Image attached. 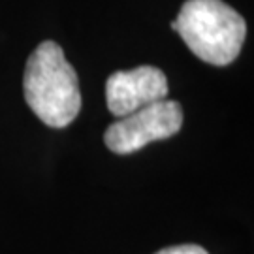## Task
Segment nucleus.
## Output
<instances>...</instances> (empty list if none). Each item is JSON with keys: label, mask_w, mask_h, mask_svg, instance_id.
Returning <instances> with one entry per match:
<instances>
[{"label": "nucleus", "mask_w": 254, "mask_h": 254, "mask_svg": "<svg viewBox=\"0 0 254 254\" xmlns=\"http://www.w3.org/2000/svg\"><path fill=\"white\" fill-rule=\"evenodd\" d=\"M166 96L168 77L160 68L154 66L119 70L111 73L106 83V104L109 113L119 119L164 100Z\"/></svg>", "instance_id": "20e7f679"}, {"label": "nucleus", "mask_w": 254, "mask_h": 254, "mask_svg": "<svg viewBox=\"0 0 254 254\" xmlns=\"http://www.w3.org/2000/svg\"><path fill=\"white\" fill-rule=\"evenodd\" d=\"M156 254H209L203 247L200 245H175V247H166Z\"/></svg>", "instance_id": "39448f33"}, {"label": "nucleus", "mask_w": 254, "mask_h": 254, "mask_svg": "<svg viewBox=\"0 0 254 254\" xmlns=\"http://www.w3.org/2000/svg\"><path fill=\"white\" fill-rule=\"evenodd\" d=\"M181 127V104L164 98L109 125L104 134V143L111 153L130 154L153 141L175 136Z\"/></svg>", "instance_id": "7ed1b4c3"}, {"label": "nucleus", "mask_w": 254, "mask_h": 254, "mask_svg": "<svg viewBox=\"0 0 254 254\" xmlns=\"http://www.w3.org/2000/svg\"><path fill=\"white\" fill-rule=\"evenodd\" d=\"M172 28L203 63L228 66L247 36L245 19L222 0H187Z\"/></svg>", "instance_id": "f03ea898"}, {"label": "nucleus", "mask_w": 254, "mask_h": 254, "mask_svg": "<svg viewBox=\"0 0 254 254\" xmlns=\"http://www.w3.org/2000/svg\"><path fill=\"white\" fill-rule=\"evenodd\" d=\"M23 91L28 108L51 128L68 127L81 109L77 73L63 47L51 40L42 42L28 57Z\"/></svg>", "instance_id": "f257e3e1"}]
</instances>
